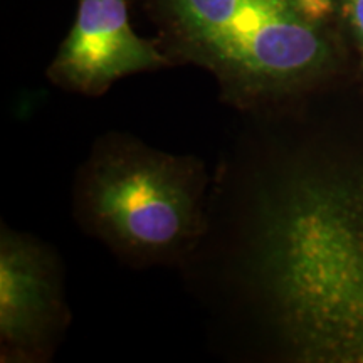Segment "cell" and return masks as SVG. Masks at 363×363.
<instances>
[{
  "label": "cell",
  "mask_w": 363,
  "mask_h": 363,
  "mask_svg": "<svg viewBox=\"0 0 363 363\" xmlns=\"http://www.w3.org/2000/svg\"><path fill=\"white\" fill-rule=\"evenodd\" d=\"M257 259L299 357L363 363V211L350 177L293 180L261 219Z\"/></svg>",
  "instance_id": "obj_1"
},
{
  "label": "cell",
  "mask_w": 363,
  "mask_h": 363,
  "mask_svg": "<svg viewBox=\"0 0 363 363\" xmlns=\"http://www.w3.org/2000/svg\"><path fill=\"white\" fill-rule=\"evenodd\" d=\"M158 7L180 56L207 67L239 108L301 93L337 66L335 0H158Z\"/></svg>",
  "instance_id": "obj_2"
},
{
  "label": "cell",
  "mask_w": 363,
  "mask_h": 363,
  "mask_svg": "<svg viewBox=\"0 0 363 363\" xmlns=\"http://www.w3.org/2000/svg\"><path fill=\"white\" fill-rule=\"evenodd\" d=\"M206 170L194 157L113 136L93 153L79 184L88 227L136 262L179 257L201 239Z\"/></svg>",
  "instance_id": "obj_3"
},
{
  "label": "cell",
  "mask_w": 363,
  "mask_h": 363,
  "mask_svg": "<svg viewBox=\"0 0 363 363\" xmlns=\"http://www.w3.org/2000/svg\"><path fill=\"white\" fill-rule=\"evenodd\" d=\"M67 310L61 266L33 235L2 229L0 238V347L2 362L51 357Z\"/></svg>",
  "instance_id": "obj_4"
},
{
  "label": "cell",
  "mask_w": 363,
  "mask_h": 363,
  "mask_svg": "<svg viewBox=\"0 0 363 363\" xmlns=\"http://www.w3.org/2000/svg\"><path fill=\"white\" fill-rule=\"evenodd\" d=\"M169 61L133 30L128 0H78L74 24L48 76L62 89L101 96L118 79L160 69Z\"/></svg>",
  "instance_id": "obj_5"
},
{
  "label": "cell",
  "mask_w": 363,
  "mask_h": 363,
  "mask_svg": "<svg viewBox=\"0 0 363 363\" xmlns=\"http://www.w3.org/2000/svg\"><path fill=\"white\" fill-rule=\"evenodd\" d=\"M335 4L360 56L363 74V0H335Z\"/></svg>",
  "instance_id": "obj_6"
},
{
  "label": "cell",
  "mask_w": 363,
  "mask_h": 363,
  "mask_svg": "<svg viewBox=\"0 0 363 363\" xmlns=\"http://www.w3.org/2000/svg\"><path fill=\"white\" fill-rule=\"evenodd\" d=\"M348 177H350L352 187H353V190H355V195H357L358 202H360L362 211H363V169L358 170L357 174L348 175Z\"/></svg>",
  "instance_id": "obj_7"
}]
</instances>
